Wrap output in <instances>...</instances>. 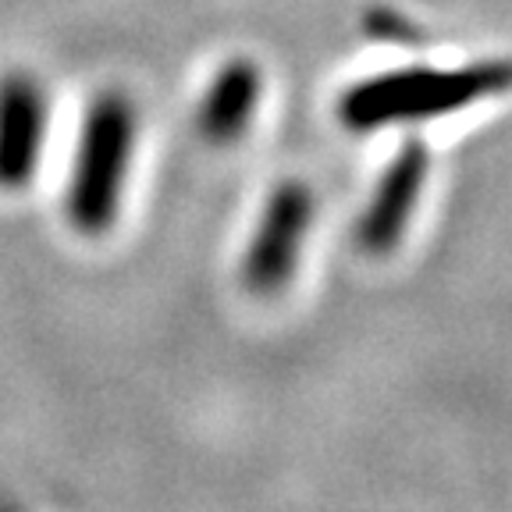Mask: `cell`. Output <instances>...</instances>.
Listing matches in <instances>:
<instances>
[{"mask_svg": "<svg viewBox=\"0 0 512 512\" xmlns=\"http://www.w3.org/2000/svg\"><path fill=\"white\" fill-rule=\"evenodd\" d=\"M512 89V57H488L463 68H395L352 82L338 96V121L349 132L445 118Z\"/></svg>", "mask_w": 512, "mask_h": 512, "instance_id": "cell-1", "label": "cell"}, {"mask_svg": "<svg viewBox=\"0 0 512 512\" xmlns=\"http://www.w3.org/2000/svg\"><path fill=\"white\" fill-rule=\"evenodd\" d=\"M136 125V104L121 89H104L89 100L64 200L68 221L79 235L100 239L118 221L136 153Z\"/></svg>", "mask_w": 512, "mask_h": 512, "instance_id": "cell-2", "label": "cell"}, {"mask_svg": "<svg viewBox=\"0 0 512 512\" xmlns=\"http://www.w3.org/2000/svg\"><path fill=\"white\" fill-rule=\"evenodd\" d=\"M313 192L299 178L274 185L264 210L256 217L253 239L242 256V285L260 299H271L285 292L288 281L296 278L303 242L313 224Z\"/></svg>", "mask_w": 512, "mask_h": 512, "instance_id": "cell-3", "label": "cell"}, {"mask_svg": "<svg viewBox=\"0 0 512 512\" xmlns=\"http://www.w3.org/2000/svg\"><path fill=\"white\" fill-rule=\"evenodd\" d=\"M427 175H431V150L416 136L406 139L388 160V168L381 171L374 192H370V203L356 221V246L363 253L384 256L399 246L416 214Z\"/></svg>", "mask_w": 512, "mask_h": 512, "instance_id": "cell-4", "label": "cell"}, {"mask_svg": "<svg viewBox=\"0 0 512 512\" xmlns=\"http://www.w3.org/2000/svg\"><path fill=\"white\" fill-rule=\"evenodd\" d=\"M50 125L47 89L36 75L8 72L0 79V189L32 185Z\"/></svg>", "mask_w": 512, "mask_h": 512, "instance_id": "cell-5", "label": "cell"}, {"mask_svg": "<svg viewBox=\"0 0 512 512\" xmlns=\"http://www.w3.org/2000/svg\"><path fill=\"white\" fill-rule=\"evenodd\" d=\"M264 96V72L249 57H232L210 79L200 107L196 128L210 146H232L253 125V114Z\"/></svg>", "mask_w": 512, "mask_h": 512, "instance_id": "cell-6", "label": "cell"}]
</instances>
